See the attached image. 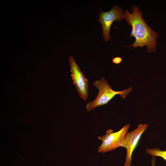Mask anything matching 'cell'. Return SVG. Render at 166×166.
I'll return each mask as SVG.
<instances>
[{
	"label": "cell",
	"mask_w": 166,
	"mask_h": 166,
	"mask_svg": "<svg viewBox=\"0 0 166 166\" xmlns=\"http://www.w3.org/2000/svg\"><path fill=\"white\" fill-rule=\"evenodd\" d=\"M146 152L151 155L153 157L158 156L162 158L166 161V151L161 150L155 148H146Z\"/></svg>",
	"instance_id": "obj_7"
},
{
	"label": "cell",
	"mask_w": 166,
	"mask_h": 166,
	"mask_svg": "<svg viewBox=\"0 0 166 166\" xmlns=\"http://www.w3.org/2000/svg\"><path fill=\"white\" fill-rule=\"evenodd\" d=\"M148 126L147 124H140L133 131L126 134L122 146L126 150L124 166H130L131 165L133 151L142 135L147 128Z\"/></svg>",
	"instance_id": "obj_5"
},
{
	"label": "cell",
	"mask_w": 166,
	"mask_h": 166,
	"mask_svg": "<svg viewBox=\"0 0 166 166\" xmlns=\"http://www.w3.org/2000/svg\"><path fill=\"white\" fill-rule=\"evenodd\" d=\"M92 84L98 89L99 93L94 100L88 102L86 106L87 111L97 107L107 104L117 95H119L122 98H125L132 90V87H130L122 91H114L112 89L108 81L104 77H102L100 80L94 81Z\"/></svg>",
	"instance_id": "obj_2"
},
{
	"label": "cell",
	"mask_w": 166,
	"mask_h": 166,
	"mask_svg": "<svg viewBox=\"0 0 166 166\" xmlns=\"http://www.w3.org/2000/svg\"><path fill=\"white\" fill-rule=\"evenodd\" d=\"M122 58L119 57H117L113 58L112 59L113 62L116 64H119L122 61Z\"/></svg>",
	"instance_id": "obj_8"
},
{
	"label": "cell",
	"mask_w": 166,
	"mask_h": 166,
	"mask_svg": "<svg viewBox=\"0 0 166 166\" xmlns=\"http://www.w3.org/2000/svg\"><path fill=\"white\" fill-rule=\"evenodd\" d=\"M101 13L98 12L99 19L97 20L102 26V35L105 41H108L111 38L109 31L111 25L115 21L120 22L123 18V11L121 8L115 4L112 9L108 12L102 11L100 9Z\"/></svg>",
	"instance_id": "obj_4"
},
{
	"label": "cell",
	"mask_w": 166,
	"mask_h": 166,
	"mask_svg": "<svg viewBox=\"0 0 166 166\" xmlns=\"http://www.w3.org/2000/svg\"><path fill=\"white\" fill-rule=\"evenodd\" d=\"M155 157H153L152 160V166H155Z\"/></svg>",
	"instance_id": "obj_9"
},
{
	"label": "cell",
	"mask_w": 166,
	"mask_h": 166,
	"mask_svg": "<svg viewBox=\"0 0 166 166\" xmlns=\"http://www.w3.org/2000/svg\"><path fill=\"white\" fill-rule=\"evenodd\" d=\"M72 79L80 97L84 100L88 98L89 85L87 79L75 62L73 57L69 58Z\"/></svg>",
	"instance_id": "obj_6"
},
{
	"label": "cell",
	"mask_w": 166,
	"mask_h": 166,
	"mask_svg": "<svg viewBox=\"0 0 166 166\" xmlns=\"http://www.w3.org/2000/svg\"><path fill=\"white\" fill-rule=\"evenodd\" d=\"M143 14L138 6L132 5V13L126 9L123 13V18L131 26L134 33V42L128 46L133 49L146 46L148 53L156 50L158 34L145 23L143 18Z\"/></svg>",
	"instance_id": "obj_1"
},
{
	"label": "cell",
	"mask_w": 166,
	"mask_h": 166,
	"mask_svg": "<svg viewBox=\"0 0 166 166\" xmlns=\"http://www.w3.org/2000/svg\"><path fill=\"white\" fill-rule=\"evenodd\" d=\"M130 127V125L127 124L116 132H113L111 129L107 130L105 135L98 137L102 143L98 148L97 152L104 153L122 147Z\"/></svg>",
	"instance_id": "obj_3"
}]
</instances>
